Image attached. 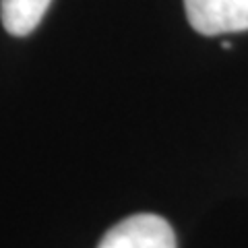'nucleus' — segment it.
I'll list each match as a JSON object with an SVG mask.
<instances>
[{"label":"nucleus","mask_w":248,"mask_h":248,"mask_svg":"<svg viewBox=\"0 0 248 248\" xmlns=\"http://www.w3.org/2000/svg\"><path fill=\"white\" fill-rule=\"evenodd\" d=\"M97 248H178L172 226L159 215L139 213L106 232Z\"/></svg>","instance_id":"1"},{"label":"nucleus","mask_w":248,"mask_h":248,"mask_svg":"<svg viewBox=\"0 0 248 248\" xmlns=\"http://www.w3.org/2000/svg\"><path fill=\"white\" fill-rule=\"evenodd\" d=\"M184 9L192 29L203 35L248 29V0H184Z\"/></svg>","instance_id":"2"},{"label":"nucleus","mask_w":248,"mask_h":248,"mask_svg":"<svg viewBox=\"0 0 248 248\" xmlns=\"http://www.w3.org/2000/svg\"><path fill=\"white\" fill-rule=\"evenodd\" d=\"M52 0H0V19L15 37H25L44 19Z\"/></svg>","instance_id":"3"}]
</instances>
